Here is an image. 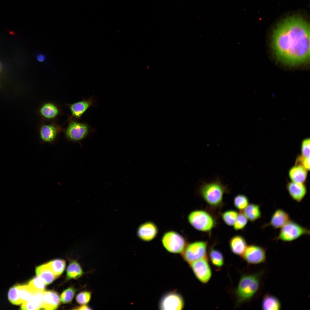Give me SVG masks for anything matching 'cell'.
<instances>
[{"mask_svg":"<svg viewBox=\"0 0 310 310\" xmlns=\"http://www.w3.org/2000/svg\"><path fill=\"white\" fill-rule=\"evenodd\" d=\"M271 43L278 60L292 66L303 64L309 58V25L301 17H287L274 29Z\"/></svg>","mask_w":310,"mask_h":310,"instance_id":"obj_1","label":"cell"},{"mask_svg":"<svg viewBox=\"0 0 310 310\" xmlns=\"http://www.w3.org/2000/svg\"><path fill=\"white\" fill-rule=\"evenodd\" d=\"M262 274L259 272L241 276L235 291V307L249 301L257 293L260 286Z\"/></svg>","mask_w":310,"mask_h":310,"instance_id":"obj_2","label":"cell"},{"mask_svg":"<svg viewBox=\"0 0 310 310\" xmlns=\"http://www.w3.org/2000/svg\"><path fill=\"white\" fill-rule=\"evenodd\" d=\"M198 192L209 206L216 208L222 206L223 195L228 193L229 190L227 185L217 179L211 182H202L198 187Z\"/></svg>","mask_w":310,"mask_h":310,"instance_id":"obj_3","label":"cell"},{"mask_svg":"<svg viewBox=\"0 0 310 310\" xmlns=\"http://www.w3.org/2000/svg\"><path fill=\"white\" fill-rule=\"evenodd\" d=\"M187 219L193 227L203 232H210L216 225V220L214 217L204 210H195L191 212Z\"/></svg>","mask_w":310,"mask_h":310,"instance_id":"obj_4","label":"cell"},{"mask_svg":"<svg viewBox=\"0 0 310 310\" xmlns=\"http://www.w3.org/2000/svg\"><path fill=\"white\" fill-rule=\"evenodd\" d=\"M310 234L309 230L291 220L281 228L276 239L285 242L294 241Z\"/></svg>","mask_w":310,"mask_h":310,"instance_id":"obj_5","label":"cell"},{"mask_svg":"<svg viewBox=\"0 0 310 310\" xmlns=\"http://www.w3.org/2000/svg\"><path fill=\"white\" fill-rule=\"evenodd\" d=\"M161 242L165 248L168 251L173 253L183 252L187 245L185 237L174 230L166 232L161 238Z\"/></svg>","mask_w":310,"mask_h":310,"instance_id":"obj_6","label":"cell"},{"mask_svg":"<svg viewBox=\"0 0 310 310\" xmlns=\"http://www.w3.org/2000/svg\"><path fill=\"white\" fill-rule=\"evenodd\" d=\"M67 127L65 129L64 133L69 140L78 142L85 138L89 134L90 128L85 122H80L75 119L69 118Z\"/></svg>","mask_w":310,"mask_h":310,"instance_id":"obj_7","label":"cell"},{"mask_svg":"<svg viewBox=\"0 0 310 310\" xmlns=\"http://www.w3.org/2000/svg\"><path fill=\"white\" fill-rule=\"evenodd\" d=\"M208 243L206 241H198L187 245L183 253L185 260L190 264L193 262L207 257Z\"/></svg>","mask_w":310,"mask_h":310,"instance_id":"obj_8","label":"cell"},{"mask_svg":"<svg viewBox=\"0 0 310 310\" xmlns=\"http://www.w3.org/2000/svg\"><path fill=\"white\" fill-rule=\"evenodd\" d=\"M207 257L197 260L190 264L196 278L204 284L208 282L212 276V271Z\"/></svg>","mask_w":310,"mask_h":310,"instance_id":"obj_9","label":"cell"},{"mask_svg":"<svg viewBox=\"0 0 310 310\" xmlns=\"http://www.w3.org/2000/svg\"><path fill=\"white\" fill-rule=\"evenodd\" d=\"M242 257L249 264H261L264 263L266 260V250L260 246L250 245L247 246Z\"/></svg>","mask_w":310,"mask_h":310,"instance_id":"obj_10","label":"cell"},{"mask_svg":"<svg viewBox=\"0 0 310 310\" xmlns=\"http://www.w3.org/2000/svg\"><path fill=\"white\" fill-rule=\"evenodd\" d=\"M40 137L42 141L47 143L54 141L63 129L61 126L54 122L43 123L39 128Z\"/></svg>","mask_w":310,"mask_h":310,"instance_id":"obj_11","label":"cell"},{"mask_svg":"<svg viewBox=\"0 0 310 310\" xmlns=\"http://www.w3.org/2000/svg\"><path fill=\"white\" fill-rule=\"evenodd\" d=\"M183 305V301L181 296L174 292L165 294L162 298L159 304L160 308L163 310H181Z\"/></svg>","mask_w":310,"mask_h":310,"instance_id":"obj_12","label":"cell"},{"mask_svg":"<svg viewBox=\"0 0 310 310\" xmlns=\"http://www.w3.org/2000/svg\"><path fill=\"white\" fill-rule=\"evenodd\" d=\"M158 232L156 224L151 221L146 222L138 227L137 234L138 238L145 242H149L155 239Z\"/></svg>","mask_w":310,"mask_h":310,"instance_id":"obj_13","label":"cell"},{"mask_svg":"<svg viewBox=\"0 0 310 310\" xmlns=\"http://www.w3.org/2000/svg\"><path fill=\"white\" fill-rule=\"evenodd\" d=\"M40 116L47 121L55 119L61 115L62 112L59 107L52 102H46L42 104L38 111Z\"/></svg>","mask_w":310,"mask_h":310,"instance_id":"obj_14","label":"cell"},{"mask_svg":"<svg viewBox=\"0 0 310 310\" xmlns=\"http://www.w3.org/2000/svg\"><path fill=\"white\" fill-rule=\"evenodd\" d=\"M93 104L94 100L91 97L88 100L83 99L80 101L67 104L71 113V116L69 117L75 119H80L82 115Z\"/></svg>","mask_w":310,"mask_h":310,"instance_id":"obj_15","label":"cell"},{"mask_svg":"<svg viewBox=\"0 0 310 310\" xmlns=\"http://www.w3.org/2000/svg\"><path fill=\"white\" fill-rule=\"evenodd\" d=\"M286 188L290 197L298 202L303 200L307 192V187L303 183L291 181L288 183Z\"/></svg>","mask_w":310,"mask_h":310,"instance_id":"obj_16","label":"cell"},{"mask_svg":"<svg viewBox=\"0 0 310 310\" xmlns=\"http://www.w3.org/2000/svg\"><path fill=\"white\" fill-rule=\"evenodd\" d=\"M42 294L40 309L54 310L57 308L60 304V298L57 292L53 291H44Z\"/></svg>","mask_w":310,"mask_h":310,"instance_id":"obj_17","label":"cell"},{"mask_svg":"<svg viewBox=\"0 0 310 310\" xmlns=\"http://www.w3.org/2000/svg\"><path fill=\"white\" fill-rule=\"evenodd\" d=\"M290 220V216L286 212L278 209L274 212L269 223L265 226H270L275 229L281 228Z\"/></svg>","mask_w":310,"mask_h":310,"instance_id":"obj_18","label":"cell"},{"mask_svg":"<svg viewBox=\"0 0 310 310\" xmlns=\"http://www.w3.org/2000/svg\"><path fill=\"white\" fill-rule=\"evenodd\" d=\"M229 245L231 252L234 254L242 257L247 246L245 238L240 235L232 237L230 239Z\"/></svg>","mask_w":310,"mask_h":310,"instance_id":"obj_19","label":"cell"},{"mask_svg":"<svg viewBox=\"0 0 310 310\" xmlns=\"http://www.w3.org/2000/svg\"><path fill=\"white\" fill-rule=\"evenodd\" d=\"M308 171L302 166L295 164L289 169L288 175L291 181L304 183L307 179Z\"/></svg>","mask_w":310,"mask_h":310,"instance_id":"obj_20","label":"cell"},{"mask_svg":"<svg viewBox=\"0 0 310 310\" xmlns=\"http://www.w3.org/2000/svg\"><path fill=\"white\" fill-rule=\"evenodd\" d=\"M37 276L46 285L52 283L57 277L51 271L46 263L37 267L36 269Z\"/></svg>","mask_w":310,"mask_h":310,"instance_id":"obj_21","label":"cell"},{"mask_svg":"<svg viewBox=\"0 0 310 310\" xmlns=\"http://www.w3.org/2000/svg\"><path fill=\"white\" fill-rule=\"evenodd\" d=\"M261 307L264 310H278L281 309V305L280 301L276 297L266 294L262 300Z\"/></svg>","mask_w":310,"mask_h":310,"instance_id":"obj_22","label":"cell"},{"mask_svg":"<svg viewBox=\"0 0 310 310\" xmlns=\"http://www.w3.org/2000/svg\"><path fill=\"white\" fill-rule=\"evenodd\" d=\"M42 292L36 293L29 300L23 302L21 306V309L23 310L40 309L42 303Z\"/></svg>","mask_w":310,"mask_h":310,"instance_id":"obj_23","label":"cell"},{"mask_svg":"<svg viewBox=\"0 0 310 310\" xmlns=\"http://www.w3.org/2000/svg\"><path fill=\"white\" fill-rule=\"evenodd\" d=\"M243 213L248 220L251 222L258 220L261 216L259 205L253 203L249 204L244 209Z\"/></svg>","mask_w":310,"mask_h":310,"instance_id":"obj_24","label":"cell"},{"mask_svg":"<svg viewBox=\"0 0 310 310\" xmlns=\"http://www.w3.org/2000/svg\"><path fill=\"white\" fill-rule=\"evenodd\" d=\"M208 257L212 265L216 268H220L224 264V258L222 253L213 247L211 248L209 250Z\"/></svg>","mask_w":310,"mask_h":310,"instance_id":"obj_25","label":"cell"},{"mask_svg":"<svg viewBox=\"0 0 310 310\" xmlns=\"http://www.w3.org/2000/svg\"><path fill=\"white\" fill-rule=\"evenodd\" d=\"M83 273L82 268L78 262L73 261L69 263L67 270V276L68 278H78Z\"/></svg>","mask_w":310,"mask_h":310,"instance_id":"obj_26","label":"cell"},{"mask_svg":"<svg viewBox=\"0 0 310 310\" xmlns=\"http://www.w3.org/2000/svg\"><path fill=\"white\" fill-rule=\"evenodd\" d=\"M46 264L51 271L57 277L63 273L65 267V262L62 259L53 260Z\"/></svg>","mask_w":310,"mask_h":310,"instance_id":"obj_27","label":"cell"},{"mask_svg":"<svg viewBox=\"0 0 310 310\" xmlns=\"http://www.w3.org/2000/svg\"><path fill=\"white\" fill-rule=\"evenodd\" d=\"M27 284L36 293L42 292L44 291L45 284L39 277L36 276L31 280Z\"/></svg>","mask_w":310,"mask_h":310,"instance_id":"obj_28","label":"cell"},{"mask_svg":"<svg viewBox=\"0 0 310 310\" xmlns=\"http://www.w3.org/2000/svg\"><path fill=\"white\" fill-rule=\"evenodd\" d=\"M18 288L20 297L22 303L29 300L36 294L33 292L27 284H18Z\"/></svg>","mask_w":310,"mask_h":310,"instance_id":"obj_29","label":"cell"},{"mask_svg":"<svg viewBox=\"0 0 310 310\" xmlns=\"http://www.w3.org/2000/svg\"><path fill=\"white\" fill-rule=\"evenodd\" d=\"M8 297L10 302L14 305H20L22 303L20 296L18 285H14L9 289Z\"/></svg>","mask_w":310,"mask_h":310,"instance_id":"obj_30","label":"cell"},{"mask_svg":"<svg viewBox=\"0 0 310 310\" xmlns=\"http://www.w3.org/2000/svg\"><path fill=\"white\" fill-rule=\"evenodd\" d=\"M233 203L235 207L237 209L242 211L244 210L249 204V200L245 195L239 194L234 198Z\"/></svg>","mask_w":310,"mask_h":310,"instance_id":"obj_31","label":"cell"},{"mask_svg":"<svg viewBox=\"0 0 310 310\" xmlns=\"http://www.w3.org/2000/svg\"><path fill=\"white\" fill-rule=\"evenodd\" d=\"M238 214L237 211L229 210L224 211L222 214V218L226 225L232 226L234 224Z\"/></svg>","mask_w":310,"mask_h":310,"instance_id":"obj_32","label":"cell"},{"mask_svg":"<svg viewBox=\"0 0 310 310\" xmlns=\"http://www.w3.org/2000/svg\"><path fill=\"white\" fill-rule=\"evenodd\" d=\"M248 220L243 213L240 212L238 214L237 219L233 225L234 230H236L244 228L248 222Z\"/></svg>","mask_w":310,"mask_h":310,"instance_id":"obj_33","label":"cell"},{"mask_svg":"<svg viewBox=\"0 0 310 310\" xmlns=\"http://www.w3.org/2000/svg\"><path fill=\"white\" fill-rule=\"evenodd\" d=\"M75 291V290L72 287L69 288L64 290L61 295V301L64 303L70 302L74 297Z\"/></svg>","mask_w":310,"mask_h":310,"instance_id":"obj_34","label":"cell"},{"mask_svg":"<svg viewBox=\"0 0 310 310\" xmlns=\"http://www.w3.org/2000/svg\"><path fill=\"white\" fill-rule=\"evenodd\" d=\"M91 297V293L88 291L80 292L76 296V300L77 302L80 304L86 305L90 301Z\"/></svg>","mask_w":310,"mask_h":310,"instance_id":"obj_35","label":"cell"},{"mask_svg":"<svg viewBox=\"0 0 310 310\" xmlns=\"http://www.w3.org/2000/svg\"><path fill=\"white\" fill-rule=\"evenodd\" d=\"M295 165L301 166L308 171L310 170V157H306L301 155L297 156L295 163Z\"/></svg>","mask_w":310,"mask_h":310,"instance_id":"obj_36","label":"cell"},{"mask_svg":"<svg viewBox=\"0 0 310 310\" xmlns=\"http://www.w3.org/2000/svg\"><path fill=\"white\" fill-rule=\"evenodd\" d=\"M310 139H305L302 141L301 145V155L306 157H310Z\"/></svg>","mask_w":310,"mask_h":310,"instance_id":"obj_37","label":"cell"},{"mask_svg":"<svg viewBox=\"0 0 310 310\" xmlns=\"http://www.w3.org/2000/svg\"><path fill=\"white\" fill-rule=\"evenodd\" d=\"M36 58L37 61L39 62L44 63L46 60V57L43 54L39 53L36 55Z\"/></svg>","mask_w":310,"mask_h":310,"instance_id":"obj_38","label":"cell"},{"mask_svg":"<svg viewBox=\"0 0 310 310\" xmlns=\"http://www.w3.org/2000/svg\"><path fill=\"white\" fill-rule=\"evenodd\" d=\"M75 309L79 310H89L91 309L88 306L84 305H83L78 307L77 309Z\"/></svg>","mask_w":310,"mask_h":310,"instance_id":"obj_39","label":"cell"},{"mask_svg":"<svg viewBox=\"0 0 310 310\" xmlns=\"http://www.w3.org/2000/svg\"><path fill=\"white\" fill-rule=\"evenodd\" d=\"M3 69L2 64L1 62L0 61V73L2 72Z\"/></svg>","mask_w":310,"mask_h":310,"instance_id":"obj_40","label":"cell"},{"mask_svg":"<svg viewBox=\"0 0 310 310\" xmlns=\"http://www.w3.org/2000/svg\"><path fill=\"white\" fill-rule=\"evenodd\" d=\"M1 82L0 81V88L1 87Z\"/></svg>","mask_w":310,"mask_h":310,"instance_id":"obj_41","label":"cell"}]
</instances>
